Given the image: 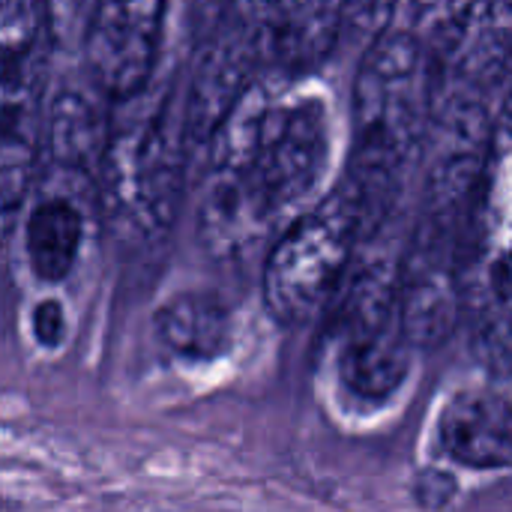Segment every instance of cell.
<instances>
[{
	"label": "cell",
	"mask_w": 512,
	"mask_h": 512,
	"mask_svg": "<svg viewBox=\"0 0 512 512\" xmlns=\"http://www.w3.org/2000/svg\"><path fill=\"white\" fill-rule=\"evenodd\" d=\"M411 15L375 33L354 81V147L339 183L360 210L363 240L384 225L402 174L429 141L441 51L423 6Z\"/></svg>",
	"instance_id": "6da1fadb"
},
{
	"label": "cell",
	"mask_w": 512,
	"mask_h": 512,
	"mask_svg": "<svg viewBox=\"0 0 512 512\" xmlns=\"http://www.w3.org/2000/svg\"><path fill=\"white\" fill-rule=\"evenodd\" d=\"M108 123V144L99 165L102 198L111 216L147 240L174 228L183 198L186 141L183 111L174 114L168 93L135 96Z\"/></svg>",
	"instance_id": "7a4b0ae2"
},
{
	"label": "cell",
	"mask_w": 512,
	"mask_h": 512,
	"mask_svg": "<svg viewBox=\"0 0 512 512\" xmlns=\"http://www.w3.org/2000/svg\"><path fill=\"white\" fill-rule=\"evenodd\" d=\"M360 240V210L351 192L336 183L333 192L294 216L273 243L261 273L267 312L285 327L315 321L345 285Z\"/></svg>",
	"instance_id": "3957f363"
},
{
	"label": "cell",
	"mask_w": 512,
	"mask_h": 512,
	"mask_svg": "<svg viewBox=\"0 0 512 512\" xmlns=\"http://www.w3.org/2000/svg\"><path fill=\"white\" fill-rule=\"evenodd\" d=\"M330 165V114L318 93L273 96L255 156V180L282 225L315 204Z\"/></svg>",
	"instance_id": "277c9868"
},
{
	"label": "cell",
	"mask_w": 512,
	"mask_h": 512,
	"mask_svg": "<svg viewBox=\"0 0 512 512\" xmlns=\"http://www.w3.org/2000/svg\"><path fill=\"white\" fill-rule=\"evenodd\" d=\"M162 24L165 3L159 0H108L93 6L81 48L96 93L132 102L150 87Z\"/></svg>",
	"instance_id": "5b68a950"
},
{
	"label": "cell",
	"mask_w": 512,
	"mask_h": 512,
	"mask_svg": "<svg viewBox=\"0 0 512 512\" xmlns=\"http://www.w3.org/2000/svg\"><path fill=\"white\" fill-rule=\"evenodd\" d=\"M255 72H258V66H255L252 36L234 6V9H228V18H222L204 36V42L198 48L186 102L180 108L186 153L198 150L210 141V135L225 120V114L240 99V93L249 87Z\"/></svg>",
	"instance_id": "8992f818"
},
{
	"label": "cell",
	"mask_w": 512,
	"mask_h": 512,
	"mask_svg": "<svg viewBox=\"0 0 512 512\" xmlns=\"http://www.w3.org/2000/svg\"><path fill=\"white\" fill-rule=\"evenodd\" d=\"M237 12L252 36L255 66L282 84L321 63L345 27V6L339 3L237 6Z\"/></svg>",
	"instance_id": "52a82bcc"
},
{
	"label": "cell",
	"mask_w": 512,
	"mask_h": 512,
	"mask_svg": "<svg viewBox=\"0 0 512 512\" xmlns=\"http://www.w3.org/2000/svg\"><path fill=\"white\" fill-rule=\"evenodd\" d=\"M279 228L255 165L207 168L198 201V243L216 261H237L255 252Z\"/></svg>",
	"instance_id": "ba28073f"
},
{
	"label": "cell",
	"mask_w": 512,
	"mask_h": 512,
	"mask_svg": "<svg viewBox=\"0 0 512 512\" xmlns=\"http://www.w3.org/2000/svg\"><path fill=\"white\" fill-rule=\"evenodd\" d=\"M51 45L54 30L45 3L0 0V126L36 123Z\"/></svg>",
	"instance_id": "9c48e42d"
},
{
	"label": "cell",
	"mask_w": 512,
	"mask_h": 512,
	"mask_svg": "<svg viewBox=\"0 0 512 512\" xmlns=\"http://www.w3.org/2000/svg\"><path fill=\"white\" fill-rule=\"evenodd\" d=\"M438 447L474 471H504L512 462L510 399L498 390H462L438 417Z\"/></svg>",
	"instance_id": "30bf717a"
},
{
	"label": "cell",
	"mask_w": 512,
	"mask_h": 512,
	"mask_svg": "<svg viewBox=\"0 0 512 512\" xmlns=\"http://www.w3.org/2000/svg\"><path fill=\"white\" fill-rule=\"evenodd\" d=\"M153 330L165 351L189 363H213L225 357L234 336L228 303L210 291L168 297L153 315Z\"/></svg>",
	"instance_id": "8fae6325"
},
{
	"label": "cell",
	"mask_w": 512,
	"mask_h": 512,
	"mask_svg": "<svg viewBox=\"0 0 512 512\" xmlns=\"http://www.w3.org/2000/svg\"><path fill=\"white\" fill-rule=\"evenodd\" d=\"M336 372L354 399L369 405L387 402L411 372V348L405 345L399 324L342 336Z\"/></svg>",
	"instance_id": "7c38bea8"
},
{
	"label": "cell",
	"mask_w": 512,
	"mask_h": 512,
	"mask_svg": "<svg viewBox=\"0 0 512 512\" xmlns=\"http://www.w3.org/2000/svg\"><path fill=\"white\" fill-rule=\"evenodd\" d=\"M108 117L96 96L84 90H63L48 117V150L51 159L78 174H99L105 144H108Z\"/></svg>",
	"instance_id": "4fadbf2b"
},
{
	"label": "cell",
	"mask_w": 512,
	"mask_h": 512,
	"mask_svg": "<svg viewBox=\"0 0 512 512\" xmlns=\"http://www.w3.org/2000/svg\"><path fill=\"white\" fill-rule=\"evenodd\" d=\"M84 240L81 210L69 198L48 195L27 216L24 249L36 279L60 282L72 273Z\"/></svg>",
	"instance_id": "5bb4252c"
},
{
	"label": "cell",
	"mask_w": 512,
	"mask_h": 512,
	"mask_svg": "<svg viewBox=\"0 0 512 512\" xmlns=\"http://www.w3.org/2000/svg\"><path fill=\"white\" fill-rule=\"evenodd\" d=\"M36 171V123L0 126V246L15 231Z\"/></svg>",
	"instance_id": "9a60e30c"
},
{
	"label": "cell",
	"mask_w": 512,
	"mask_h": 512,
	"mask_svg": "<svg viewBox=\"0 0 512 512\" xmlns=\"http://www.w3.org/2000/svg\"><path fill=\"white\" fill-rule=\"evenodd\" d=\"M456 480L447 471L426 468L414 477V501L426 510H444L456 498Z\"/></svg>",
	"instance_id": "2e32d148"
},
{
	"label": "cell",
	"mask_w": 512,
	"mask_h": 512,
	"mask_svg": "<svg viewBox=\"0 0 512 512\" xmlns=\"http://www.w3.org/2000/svg\"><path fill=\"white\" fill-rule=\"evenodd\" d=\"M33 336L42 348H60L66 336V312L57 300H42L33 309Z\"/></svg>",
	"instance_id": "e0dca14e"
}]
</instances>
